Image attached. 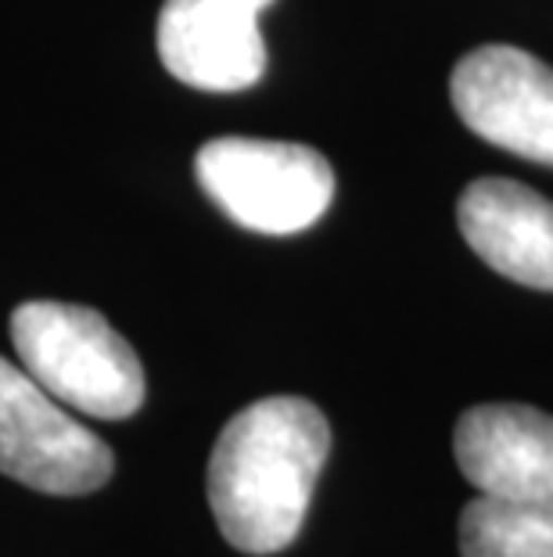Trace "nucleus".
I'll return each instance as SVG.
<instances>
[{"instance_id": "3", "label": "nucleus", "mask_w": 553, "mask_h": 557, "mask_svg": "<svg viewBox=\"0 0 553 557\" xmlns=\"http://www.w3.org/2000/svg\"><path fill=\"white\" fill-rule=\"evenodd\" d=\"M194 176L234 223L255 234H299L335 198V170L296 140L216 137L198 148Z\"/></svg>"}, {"instance_id": "2", "label": "nucleus", "mask_w": 553, "mask_h": 557, "mask_svg": "<svg viewBox=\"0 0 553 557\" xmlns=\"http://www.w3.org/2000/svg\"><path fill=\"white\" fill-rule=\"evenodd\" d=\"M11 342L47 393L87 418L123 421L144 407V367L90 306L22 302L11 313Z\"/></svg>"}, {"instance_id": "4", "label": "nucleus", "mask_w": 553, "mask_h": 557, "mask_svg": "<svg viewBox=\"0 0 553 557\" xmlns=\"http://www.w3.org/2000/svg\"><path fill=\"white\" fill-rule=\"evenodd\" d=\"M112 449L65 413L26 367L0 357V471L47 496H84L112 479Z\"/></svg>"}, {"instance_id": "8", "label": "nucleus", "mask_w": 553, "mask_h": 557, "mask_svg": "<svg viewBox=\"0 0 553 557\" xmlns=\"http://www.w3.org/2000/svg\"><path fill=\"white\" fill-rule=\"evenodd\" d=\"M464 242L481 263L528 288L553 292V201L532 187L486 176L456 206Z\"/></svg>"}, {"instance_id": "5", "label": "nucleus", "mask_w": 553, "mask_h": 557, "mask_svg": "<svg viewBox=\"0 0 553 557\" xmlns=\"http://www.w3.org/2000/svg\"><path fill=\"white\" fill-rule=\"evenodd\" d=\"M453 109L481 140L553 165V69L521 47H475L453 69Z\"/></svg>"}, {"instance_id": "9", "label": "nucleus", "mask_w": 553, "mask_h": 557, "mask_svg": "<svg viewBox=\"0 0 553 557\" xmlns=\"http://www.w3.org/2000/svg\"><path fill=\"white\" fill-rule=\"evenodd\" d=\"M461 557H553V496H475L461 511Z\"/></svg>"}, {"instance_id": "6", "label": "nucleus", "mask_w": 553, "mask_h": 557, "mask_svg": "<svg viewBox=\"0 0 553 557\" xmlns=\"http://www.w3.org/2000/svg\"><path fill=\"white\" fill-rule=\"evenodd\" d=\"M274 0H166L159 11V58L194 90H249L266 73L259 15Z\"/></svg>"}, {"instance_id": "1", "label": "nucleus", "mask_w": 553, "mask_h": 557, "mask_svg": "<svg viewBox=\"0 0 553 557\" xmlns=\"http://www.w3.org/2000/svg\"><path fill=\"white\" fill-rule=\"evenodd\" d=\"M331 424L302 396H266L223 424L209 457V507L241 554L288 550L302 532Z\"/></svg>"}, {"instance_id": "7", "label": "nucleus", "mask_w": 553, "mask_h": 557, "mask_svg": "<svg viewBox=\"0 0 553 557\" xmlns=\"http://www.w3.org/2000/svg\"><path fill=\"white\" fill-rule=\"evenodd\" d=\"M456 468L486 496H553V418L525 403H481L456 421Z\"/></svg>"}]
</instances>
